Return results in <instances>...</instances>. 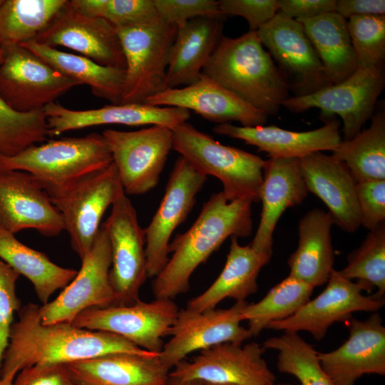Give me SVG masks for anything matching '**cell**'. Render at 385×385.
<instances>
[{
    "mask_svg": "<svg viewBox=\"0 0 385 385\" xmlns=\"http://www.w3.org/2000/svg\"><path fill=\"white\" fill-rule=\"evenodd\" d=\"M265 347L257 342H227L200 351L178 363L170 376L212 385H270L274 374L263 358Z\"/></svg>",
    "mask_w": 385,
    "mask_h": 385,
    "instance_id": "2e32d148",
    "label": "cell"
},
{
    "mask_svg": "<svg viewBox=\"0 0 385 385\" xmlns=\"http://www.w3.org/2000/svg\"><path fill=\"white\" fill-rule=\"evenodd\" d=\"M81 269L74 279L51 302L39 306L43 324L71 323L83 311L115 305L109 279L111 249L107 230L101 225L91 250L81 260Z\"/></svg>",
    "mask_w": 385,
    "mask_h": 385,
    "instance_id": "5bb4252c",
    "label": "cell"
},
{
    "mask_svg": "<svg viewBox=\"0 0 385 385\" xmlns=\"http://www.w3.org/2000/svg\"><path fill=\"white\" fill-rule=\"evenodd\" d=\"M262 346L277 351L278 371L294 376L301 385H334L320 364L318 351L299 333L284 332L266 339Z\"/></svg>",
    "mask_w": 385,
    "mask_h": 385,
    "instance_id": "8d00e7d4",
    "label": "cell"
},
{
    "mask_svg": "<svg viewBox=\"0 0 385 385\" xmlns=\"http://www.w3.org/2000/svg\"><path fill=\"white\" fill-rule=\"evenodd\" d=\"M298 160L308 192L327 205L334 224L346 232H355L361 226L357 183L344 163L321 151Z\"/></svg>",
    "mask_w": 385,
    "mask_h": 385,
    "instance_id": "cb8c5ba5",
    "label": "cell"
},
{
    "mask_svg": "<svg viewBox=\"0 0 385 385\" xmlns=\"http://www.w3.org/2000/svg\"><path fill=\"white\" fill-rule=\"evenodd\" d=\"M361 225L371 231L385 222V180L356 183Z\"/></svg>",
    "mask_w": 385,
    "mask_h": 385,
    "instance_id": "ee69618b",
    "label": "cell"
},
{
    "mask_svg": "<svg viewBox=\"0 0 385 385\" xmlns=\"http://www.w3.org/2000/svg\"><path fill=\"white\" fill-rule=\"evenodd\" d=\"M363 292L358 283L346 279L334 269L318 296L309 299L292 316L273 322L267 329L294 333L304 331L321 341L332 324L349 320L354 312H375L384 307L385 299L364 295Z\"/></svg>",
    "mask_w": 385,
    "mask_h": 385,
    "instance_id": "ac0fdd59",
    "label": "cell"
},
{
    "mask_svg": "<svg viewBox=\"0 0 385 385\" xmlns=\"http://www.w3.org/2000/svg\"><path fill=\"white\" fill-rule=\"evenodd\" d=\"M76 11L105 19L115 27L148 21L158 16L153 0H68Z\"/></svg>",
    "mask_w": 385,
    "mask_h": 385,
    "instance_id": "ab89813d",
    "label": "cell"
},
{
    "mask_svg": "<svg viewBox=\"0 0 385 385\" xmlns=\"http://www.w3.org/2000/svg\"><path fill=\"white\" fill-rule=\"evenodd\" d=\"M252 205L247 200L228 201L222 192L213 193L192 226L170 242L172 256L152 282L155 298L173 299L188 292L192 273L225 240L249 237L253 230Z\"/></svg>",
    "mask_w": 385,
    "mask_h": 385,
    "instance_id": "7a4b0ae2",
    "label": "cell"
},
{
    "mask_svg": "<svg viewBox=\"0 0 385 385\" xmlns=\"http://www.w3.org/2000/svg\"><path fill=\"white\" fill-rule=\"evenodd\" d=\"M173 133V149L199 173L217 178L228 201L260 202L265 160L223 145L188 122L175 128Z\"/></svg>",
    "mask_w": 385,
    "mask_h": 385,
    "instance_id": "5b68a950",
    "label": "cell"
},
{
    "mask_svg": "<svg viewBox=\"0 0 385 385\" xmlns=\"http://www.w3.org/2000/svg\"><path fill=\"white\" fill-rule=\"evenodd\" d=\"M333 220L319 208L308 211L298 225L299 241L287 263L289 274L313 286L326 284L334 270Z\"/></svg>",
    "mask_w": 385,
    "mask_h": 385,
    "instance_id": "f546056e",
    "label": "cell"
},
{
    "mask_svg": "<svg viewBox=\"0 0 385 385\" xmlns=\"http://www.w3.org/2000/svg\"><path fill=\"white\" fill-rule=\"evenodd\" d=\"M339 274L358 283L367 294L385 298V222L369 231L361 245L347 255Z\"/></svg>",
    "mask_w": 385,
    "mask_h": 385,
    "instance_id": "74e56055",
    "label": "cell"
},
{
    "mask_svg": "<svg viewBox=\"0 0 385 385\" xmlns=\"http://www.w3.org/2000/svg\"><path fill=\"white\" fill-rule=\"evenodd\" d=\"M278 12L296 20L336 12V0H278Z\"/></svg>",
    "mask_w": 385,
    "mask_h": 385,
    "instance_id": "7dc6e473",
    "label": "cell"
},
{
    "mask_svg": "<svg viewBox=\"0 0 385 385\" xmlns=\"http://www.w3.org/2000/svg\"><path fill=\"white\" fill-rule=\"evenodd\" d=\"M206 180L182 156L175 162L160 204L144 229L148 278L156 277L167 264L171 235L188 217Z\"/></svg>",
    "mask_w": 385,
    "mask_h": 385,
    "instance_id": "e0dca14e",
    "label": "cell"
},
{
    "mask_svg": "<svg viewBox=\"0 0 385 385\" xmlns=\"http://www.w3.org/2000/svg\"><path fill=\"white\" fill-rule=\"evenodd\" d=\"M111 206L110 215L103 222L111 249L109 279L115 305H129L140 299V289L148 278L145 231L123 188Z\"/></svg>",
    "mask_w": 385,
    "mask_h": 385,
    "instance_id": "9c48e42d",
    "label": "cell"
},
{
    "mask_svg": "<svg viewBox=\"0 0 385 385\" xmlns=\"http://www.w3.org/2000/svg\"><path fill=\"white\" fill-rule=\"evenodd\" d=\"M43 111L46 118L48 135L51 137L69 130L108 124L163 125L173 130L190 117V111L183 108L145 103L111 104L96 109L76 111L54 102L45 106Z\"/></svg>",
    "mask_w": 385,
    "mask_h": 385,
    "instance_id": "603a6c76",
    "label": "cell"
},
{
    "mask_svg": "<svg viewBox=\"0 0 385 385\" xmlns=\"http://www.w3.org/2000/svg\"><path fill=\"white\" fill-rule=\"evenodd\" d=\"M270 385H292L289 383H285V382H281V383H276V382H274Z\"/></svg>",
    "mask_w": 385,
    "mask_h": 385,
    "instance_id": "816d5d0a",
    "label": "cell"
},
{
    "mask_svg": "<svg viewBox=\"0 0 385 385\" xmlns=\"http://www.w3.org/2000/svg\"><path fill=\"white\" fill-rule=\"evenodd\" d=\"M219 9L225 16H241L250 31H257L279 11L278 0H220Z\"/></svg>",
    "mask_w": 385,
    "mask_h": 385,
    "instance_id": "f6af8a7d",
    "label": "cell"
},
{
    "mask_svg": "<svg viewBox=\"0 0 385 385\" xmlns=\"http://www.w3.org/2000/svg\"><path fill=\"white\" fill-rule=\"evenodd\" d=\"M225 18L198 17L178 28L166 71L167 88L197 81L223 36Z\"/></svg>",
    "mask_w": 385,
    "mask_h": 385,
    "instance_id": "83f0119b",
    "label": "cell"
},
{
    "mask_svg": "<svg viewBox=\"0 0 385 385\" xmlns=\"http://www.w3.org/2000/svg\"><path fill=\"white\" fill-rule=\"evenodd\" d=\"M202 384H203V385H212V384H203V383H202Z\"/></svg>",
    "mask_w": 385,
    "mask_h": 385,
    "instance_id": "f5cc1de1",
    "label": "cell"
},
{
    "mask_svg": "<svg viewBox=\"0 0 385 385\" xmlns=\"http://www.w3.org/2000/svg\"><path fill=\"white\" fill-rule=\"evenodd\" d=\"M332 156L344 163L356 183L385 180V112L372 115L370 125L342 140Z\"/></svg>",
    "mask_w": 385,
    "mask_h": 385,
    "instance_id": "836d02e7",
    "label": "cell"
},
{
    "mask_svg": "<svg viewBox=\"0 0 385 385\" xmlns=\"http://www.w3.org/2000/svg\"><path fill=\"white\" fill-rule=\"evenodd\" d=\"M125 60L122 101L144 103L167 88L166 71L178 28L159 15L138 24L115 27Z\"/></svg>",
    "mask_w": 385,
    "mask_h": 385,
    "instance_id": "8992f818",
    "label": "cell"
},
{
    "mask_svg": "<svg viewBox=\"0 0 385 385\" xmlns=\"http://www.w3.org/2000/svg\"><path fill=\"white\" fill-rule=\"evenodd\" d=\"M158 355L114 353L66 365L76 385H166L170 370Z\"/></svg>",
    "mask_w": 385,
    "mask_h": 385,
    "instance_id": "4316f807",
    "label": "cell"
},
{
    "mask_svg": "<svg viewBox=\"0 0 385 385\" xmlns=\"http://www.w3.org/2000/svg\"><path fill=\"white\" fill-rule=\"evenodd\" d=\"M347 27L357 67L384 65L385 15L351 16Z\"/></svg>",
    "mask_w": 385,
    "mask_h": 385,
    "instance_id": "60d3db41",
    "label": "cell"
},
{
    "mask_svg": "<svg viewBox=\"0 0 385 385\" xmlns=\"http://www.w3.org/2000/svg\"><path fill=\"white\" fill-rule=\"evenodd\" d=\"M246 303L236 302L229 308L204 311L179 309L168 332L170 339L159 353L161 362L171 371L192 352L227 342L243 343L252 337L241 325V312Z\"/></svg>",
    "mask_w": 385,
    "mask_h": 385,
    "instance_id": "9a60e30c",
    "label": "cell"
},
{
    "mask_svg": "<svg viewBox=\"0 0 385 385\" xmlns=\"http://www.w3.org/2000/svg\"><path fill=\"white\" fill-rule=\"evenodd\" d=\"M340 123L333 118L324 125L309 131H292L276 125L237 126L230 123L217 124L215 133L240 139L255 146L271 158H300L309 153L335 149L342 140Z\"/></svg>",
    "mask_w": 385,
    "mask_h": 385,
    "instance_id": "484cf974",
    "label": "cell"
},
{
    "mask_svg": "<svg viewBox=\"0 0 385 385\" xmlns=\"http://www.w3.org/2000/svg\"><path fill=\"white\" fill-rule=\"evenodd\" d=\"M112 162L106 138L102 133H93L31 145L14 156L0 158V168L30 173L51 197Z\"/></svg>",
    "mask_w": 385,
    "mask_h": 385,
    "instance_id": "277c9868",
    "label": "cell"
},
{
    "mask_svg": "<svg viewBox=\"0 0 385 385\" xmlns=\"http://www.w3.org/2000/svg\"><path fill=\"white\" fill-rule=\"evenodd\" d=\"M126 195H142L158 183L173 149V130L163 125L133 131L106 129L102 133Z\"/></svg>",
    "mask_w": 385,
    "mask_h": 385,
    "instance_id": "8fae6325",
    "label": "cell"
},
{
    "mask_svg": "<svg viewBox=\"0 0 385 385\" xmlns=\"http://www.w3.org/2000/svg\"><path fill=\"white\" fill-rule=\"evenodd\" d=\"M122 188L112 162L68 190L49 197L62 217L71 248L81 260L91 250L104 212Z\"/></svg>",
    "mask_w": 385,
    "mask_h": 385,
    "instance_id": "7c38bea8",
    "label": "cell"
},
{
    "mask_svg": "<svg viewBox=\"0 0 385 385\" xmlns=\"http://www.w3.org/2000/svg\"><path fill=\"white\" fill-rule=\"evenodd\" d=\"M271 257L260 253L250 245L242 246L237 237H230L229 252L225 266L212 284L202 293L192 298L186 307L204 311L216 307L225 299L245 302L257 292V277Z\"/></svg>",
    "mask_w": 385,
    "mask_h": 385,
    "instance_id": "f1b7e54d",
    "label": "cell"
},
{
    "mask_svg": "<svg viewBox=\"0 0 385 385\" xmlns=\"http://www.w3.org/2000/svg\"><path fill=\"white\" fill-rule=\"evenodd\" d=\"M20 274L0 260V374L2 359L9 343L14 314L21 309L16 292Z\"/></svg>",
    "mask_w": 385,
    "mask_h": 385,
    "instance_id": "7bdbcfd3",
    "label": "cell"
},
{
    "mask_svg": "<svg viewBox=\"0 0 385 385\" xmlns=\"http://www.w3.org/2000/svg\"><path fill=\"white\" fill-rule=\"evenodd\" d=\"M170 376V375H169ZM166 385H203L202 382L197 381H182L173 377H169Z\"/></svg>",
    "mask_w": 385,
    "mask_h": 385,
    "instance_id": "681fc988",
    "label": "cell"
},
{
    "mask_svg": "<svg viewBox=\"0 0 385 385\" xmlns=\"http://www.w3.org/2000/svg\"><path fill=\"white\" fill-rule=\"evenodd\" d=\"M39 305L28 303L11 325L0 377L38 364H63L114 353L156 356L118 335L78 327L71 323L43 324Z\"/></svg>",
    "mask_w": 385,
    "mask_h": 385,
    "instance_id": "6da1fadb",
    "label": "cell"
},
{
    "mask_svg": "<svg viewBox=\"0 0 385 385\" xmlns=\"http://www.w3.org/2000/svg\"><path fill=\"white\" fill-rule=\"evenodd\" d=\"M34 41L52 48L64 46L101 66L125 69V56L115 27L105 19L76 11L68 0Z\"/></svg>",
    "mask_w": 385,
    "mask_h": 385,
    "instance_id": "ffe728a7",
    "label": "cell"
},
{
    "mask_svg": "<svg viewBox=\"0 0 385 385\" xmlns=\"http://www.w3.org/2000/svg\"><path fill=\"white\" fill-rule=\"evenodd\" d=\"M192 111L217 124L237 121L244 127L264 125L268 115L244 102L217 82L201 74L183 88H166L144 103Z\"/></svg>",
    "mask_w": 385,
    "mask_h": 385,
    "instance_id": "7402d4cb",
    "label": "cell"
},
{
    "mask_svg": "<svg viewBox=\"0 0 385 385\" xmlns=\"http://www.w3.org/2000/svg\"><path fill=\"white\" fill-rule=\"evenodd\" d=\"M4 49L0 48V63ZM48 136L43 110L19 113L0 99V158L14 156L27 148L43 143Z\"/></svg>",
    "mask_w": 385,
    "mask_h": 385,
    "instance_id": "f35d334b",
    "label": "cell"
},
{
    "mask_svg": "<svg viewBox=\"0 0 385 385\" xmlns=\"http://www.w3.org/2000/svg\"><path fill=\"white\" fill-rule=\"evenodd\" d=\"M4 0H0V5L2 4Z\"/></svg>",
    "mask_w": 385,
    "mask_h": 385,
    "instance_id": "db71d44e",
    "label": "cell"
},
{
    "mask_svg": "<svg viewBox=\"0 0 385 385\" xmlns=\"http://www.w3.org/2000/svg\"><path fill=\"white\" fill-rule=\"evenodd\" d=\"M307 194L298 158H271L265 160L260 200L262 212L250 247L272 257L273 233L279 219L287 208L301 204Z\"/></svg>",
    "mask_w": 385,
    "mask_h": 385,
    "instance_id": "d4e9b609",
    "label": "cell"
},
{
    "mask_svg": "<svg viewBox=\"0 0 385 385\" xmlns=\"http://www.w3.org/2000/svg\"><path fill=\"white\" fill-rule=\"evenodd\" d=\"M349 321L348 339L332 351L318 352L322 367L334 385H355L364 374H385V327L379 313Z\"/></svg>",
    "mask_w": 385,
    "mask_h": 385,
    "instance_id": "44dd1931",
    "label": "cell"
},
{
    "mask_svg": "<svg viewBox=\"0 0 385 385\" xmlns=\"http://www.w3.org/2000/svg\"><path fill=\"white\" fill-rule=\"evenodd\" d=\"M2 48L0 99L14 111L43 110L79 85L21 45Z\"/></svg>",
    "mask_w": 385,
    "mask_h": 385,
    "instance_id": "30bf717a",
    "label": "cell"
},
{
    "mask_svg": "<svg viewBox=\"0 0 385 385\" xmlns=\"http://www.w3.org/2000/svg\"><path fill=\"white\" fill-rule=\"evenodd\" d=\"M202 73L268 116L289 98L283 76L255 31L223 36Z\"/></svg>",
    "mask_w": 385,
    "mask_h": 385,
    "instance_id": "3957f363",
    "label": "cell"
},
{
    "mask_svg": "<svg viewBox=\"0 0 385 385\" xmlns=\"http://www.w3.org/2000/svg\"><path fill=\"white\" fill-rule=\"evenodd\" d=\"M317 51L332 84L344 81L357 68L347 20L337 12L297 20Z\"/></svg>",
    "mask_w": 385,
    "mask_h": 385,
    "instance_id": "1f68e13d",
    "label": "cell"
},
{
    "mask_svg": "<svg viewBox=\"0 0 385 385\" xmlns=\"http://www.w3.org/2000/svg\"><path fill=\"white\" fill-rule=\"evenodd\" d=\"M16 372H11L0 377V385H12Z\"/></svg>",
    "mask_w": 385,
    "mask_h": 385,
    "instance_id": "f907efd6",
    "label": "cell"
},
{
    "mask_svg": "<svg viewBox=\"0 0 385 385\" xmlns=\"http://www.w3.org/2000/svg\"><path fill=\"white\" fill-rule=\"evenodd\" d=\"M21 46L29 49L64 76L88 86L93 95L111 102L122 101L125 69L101 66L81 56L61 51L34 41Z\"/></svg>",
    "mask_w": 385,
    "mask_h": 385,
    "instance_id": "4dcf8cb0",
    "label": "cell"
},
{
    "mask_svg": "<svg viewBox=\"0 0 385 385\" xmlns=\"http://www.w3.org/2000/svg\"><path fill=\"white\" fill-rule=\"evenodd\" d=\"M0 259L31 282L43 304L56 291L67 286L78 272L55 264L46 254L26 246L14 234L1 227Z\"/></svg>",
    "mask_w": 385,
    "mask_h": 385,
    "instance_id": "d6a6232c",
    "label": "cell"
},
{
    "mask_svg": "<svg viewBox=\"0 0 385 385\" xmlns=\"http://www.w3.org/2000/svg\"><path fill=\"white\" fill-rule=\"evenodd\" d=\"M314 287L290 274L272 287L256 303H246L241 312L252 337H257L273 322L295 314L309 299Z\"/></svg>",
    "mask_w": 385,
    "mask_h": 385,
    "instance_id": "d590c367",
    "label": "cell"
},
{
    "mask_svg": "<svg viewBox=\"0 0 385 385\" xmlns=\"http://www.w3.org/2000/svg\"><path fill=\"white\" fill-rule=\"evenodd\" d=\"M158 15L177 28L198 17L226 18L215 0H153Z\"/></svg>",
    "mask_w": 385,
    "mask_h": 385,
    "instance_id": "b9f144b4",
    "label": "cell"
},
{
    "mask_svg": "<svg viewBox=\"0 0 385 385\" xmlns=\"http://www.w3.org/2000/svg\"><path fill=\"white\" fill-rule=\"evenodd\" d=\"M12 385H76L66 364H38L20 370Z\"/></svg>",
    "mask_w": 385,
    "mask_h": 385,
    "instance_id": "bcb514c9",
    "label": "cell"
},
{
    "mask_svg": "<svg viewBox=\"0 0 385 385\" xmlns=\"http://www.w3.org/2000/svg\"><path fill=\"white\" fill-rule=\"evenodd\" d=\"M336 12L346 19L354 16L385 15V1L336 0Z\"/></svg>",
    "mask_w": 385,
    "mask_h": 385,
    "instance_id": "c3c4849f",
    "label": "cell"
},
{
    "mask_svg": "<svg viewBox=\"0 0 385 385\" xmlns=\"http://www.w3.org/2000/svg\"><path fill=\"white\" fill-rule=\"evenodd\" d=\"M257 34L278 63L277 68L294 96L309 95L332 85L299 21L278 12Z\"/></svg>",
    "mask_w": 385,
    "mask_h": 385,
    "instance_id": "4fadbf2b",
    "label": "cell"
},
{
    "mask_svg": "<svg viewBox=\"0 0 385 385\" xmlns=\"http://www.w3.org/2000/svg\"><path fill=\"white\" fill-rule=\"evenodd\" d=\"M0 227L12 233L34 229L53 237L64 230L62 217L30 173L0 168Z\"/></svg>",
    "mask_w": 385,
    "mask_h": 385,
    "instance_id": "d6986e66",
    "label": "cell"
},
{
    "mask_svg": "<svg viewBox=\"0 0 385 385\" xmlns=\"http://www.w3.org/2000/svg\"><path fill=\"white\" fill-rule=\"evenodd\" d=\"M384 85V65L357 67L351 76L341 83L309 95L289 97L282 106L294 113L319 108L324 118L339 115L343 122L342 140H349L371 118Z\"/></svg>",
    "mask_w": 385,
    "mask_h": 385,
    "instance_id": "52a82bcc",
    "label": "cell"
},
{
    "mask_svg": "<svg viewBox=\"0 0 385 385\" xmlns=\"http://www.w3.org/2000/svg\"><path fill=\"white\" fill-rule=\"evenodd\" d=\"M67 0H4L0 5V48L34 41Z\"/></svg>",
    "mask_w": 385,
    "mask_h": 385,
    "instance_id": "e575fe53",
    "label": "cell"
},
{
    "mask_svg": "<svg viewBox=\"0 0 385 385\" xmlns=\"http://www.w3.org/2000/svg\"><path fill=\"white\" fill-rule=\"evenodd\" d=\"M179 309L173 299H139L129 305L87 309L71 324L118 335L145 351L159 354L164 345L163 338L168 337Z\"/></svg>",
    "mask_w": 385,
    "mask_h": 385,
    "instance_id": "ba28073f",
    "label": "cell"
}]
</instances>
